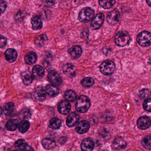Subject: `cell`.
<instances>
[{
  "instance_id": "1",
  "label": "cell",
  "mask_w": 151,
  "mask_h": 151,
  "mask_svg": "<svg viewBox=\"0 0 151 151\" xmlns=\"http://www.w3.org/2000/svg\"><path fill=\"white\" fill-rule=\"evenodd\" d=\"M91 101L88 97L85 96L79 97L76 104V111L81 113L86 112L89 109Z\"/></svg>"
},
{
  "instance_id": "2",
  "label": "cell",
  "mask_w": 151,
  "mask_h": 151,
  "mask_svg": "<svg viewBox=\"0 0 151 151\" xmlns=\"http://www.w3.org/2000/svg\"><path fill=\"white\" fill-rule=\"evenodd\" d=\"M130 37L129 34L125 31H120L115 35L114 41L116 45L119 47H124L130 41Z\"/></svg>"
},
{
  "instance_id": "3",
  "label": "cell",
  "mask_w": 151,
  "mask_h": 151,
  "mask_svg": "<svg viewBox=\"0 0 151 151\" xmlns=\"http://www.w3.org/2000/svg\"><path fill=\"white\" fill-rule=\"evenodd\" d=\"M94 16V10L89 7H86L80 12L78 19L82 23H88L93 18Z\"/></svg>"
},
{
  "instance_id": "4",
  "label": "cell",
  "mask_w": 151,
  "mask_h": 151,
  "mask_svg": "<svg viewBox=\"0 0 151 151\" xmlns=\"http://www.w3.org/2000/svg\"><path fill=\"white\" fill-rule=\"evenodd\" d=\"M115 70V64L111 60H106L101 64L100 66V72L104 75H111Z\"/></svg>"
},
{
  "instance_id": "5",
  "label": "cell",
  "mask_w": 151,
  "mask_h": 151,
  "mask_svg": "<svg viewBox=\"0 0 151 151\" xmlns=\"http://www.w3.org/2000/svg\"><path fill=\"white\" fill-rule=\"evenodd\" d=\"M138 44L144 47H147L151 44V33L147 31L141 32L137 35Z\"/></svg>"
},
{
  "instance_id": "6",
  "label": "cell",
  "mask_w": 151,
  "mask_h": 151,
  "mask_svg": "<svg viewBox=\"0 0 151 151\" xmlns=\"http://www.w3.org/2000/svg\"><path fill=\"white\" fill-rule=\"evenodd\" d=\"M47 77L49 81L54 86H59L62 83V78L55 71H50L49 72Z\"/></svg>"
},
{
  "instance_id": "7",
  "label": "cell",
  "mask_w": 151,
  "mask_h": 151,
  "mask_svg": "<svg viewBox=\"0 0 151 151\" xmlns=\"http://www.w3.org/2000/svg\"><path fill=\"white\" fill-rule=\"evenodd\" d=\"M104 19V15L103 13H99L93 19L91 23V28L93 30L99 29L103 25Z\"/></svg>"
},
{
  "instance_id": "8",
  "label": "cell",
  "mask_w": 151,
  "mask_h": 151,
  "mask_svg": "<svg viewBox=\"0 0 151 151\" xmlns=\"http://www.w3.org/2000/svg\"><path fill=\"white\" fill-rule=\"evenodd\" d=\"M151 125V120L147 116H144L140 117L137 121V126L141 129H146Z\"/></svg>"
},
{
  "instance_id": "9",
  "label": "cell",
  "mask_w": 151,
  "mask_h": 151,
  "mask_svg": "<svg viewBox=\"0 0 151 151\" xmlns=\"http://www.w3.org/2000/svg\"><path fill=\"white\" fill-rule=\"evenodd\" d=\"M120 17L119 12L118 11H112L107 16V22L111 25H115L119 21Z\"/></svg>"
},
{
  "instance_id": "10",
  "label": "cell",
  "mask_w": 151,
  "mask_h": 151,
  "mask_svg": "<svg viewBox=\"0 0 151 151\" xmlns=\"http://www.w3.org/2000/svg\"><path fill=\"white\" fill-rule=\"evenodd\" d=\"M89 123L86 120H83L80 122L76 128V131L79 134H83L88 132L90 129Z\"/></svg>"
},
{
  "instance_id": "11",
  "label": "cell",
  "mask_w": 151,
  "mask_h": 151,
  "mask_svg": "<svg viewBox=\"0 0 151 151\" xmlns=\"http://www.w3.org/2000/svg\"><path fill=\"white\" fill-rule=\"evenodd\" d=\"M58 111L63 115H66L69 114L71 110V105L67 101H63L58 106Z\"/></svg>"
},
{
  "instance_id": "12",
  "label": "cell",
  "mask_w": 151,
  "mask_h": 151,
  "mask_svg": "<svg viewBox=\"0 0 151 151\" xmlns=\"http://www.w3.org/2000/svg\"><path fill=\"white\" fill-rule=\"evenodd\" d=\"M80 119V116L77 114L75 112L71 113L66 119V125L70 127H72L77 124Z\"/></svg>"
},
{
  "instance_id": "13",
  "label": "cell",
  "mask_w": 151,
  "mask_h": 151,
  "mask_svg": "<svg viewBox=\"0 0 151 151\" xmlns=\"http://www.w3.org/2000/svg\"><path fill=\"white\" fill-rule=\"evenodd\" d=\"M4 55L5 59L9 63H13L17 59V53L14 49H8L5 51Z\"/></svg>"
},
{
  "instance_id": "14",
  "label": "cell",
  "mask_w": 151,
  "mask_h": 151,
  "mask_svg": "<svg viewBox=\"0 0 151 151\" xmlns=\"http://www.w3.org/2000/svg\"><path fill=\"white\" fill-rule=\"evenodd\" d=\"M46 91L42 87H40L36 89L34 96L36 101L42 102L46 99Z\"/></svg>"
},
{
  "instance_id": "15",
  "label": "cell",
  "mask_w": 151,
  "mask_h": 151,
  "mask_svg": "<svg viewBox=\"0 0 151 151\" xmlns=\"http://www.w3.org/2000/svg\"><path fill=\"white\" fill-rule=\"evenodd\" d=\"M32 76L34 79L38 80L41 78L44 75L45 71L42 66L40 65L35 66L32 69Z\"/></svg>"
},
{
  "instance_id": "16",
  "label": "cell",
  "mask_w": 151,
  "mask_h": 151,
  "mask_svg": "<svg viewBox=\"0 0 151 151\" xmlns=\"http://www.w3.org/2000/svg\"><path fill=\"white\" fill-rule=\"evenodd\" d=\"M94 148V143L90 138H87L83 141L81 145L82 151H92Z\"/></svg>"
},
{
  "instance_id": "17",
  "label": "cell",
  "mask_w": 151,
  "mask_h": 151,
  "mask_svg": "<svg viewBox=\"0 0 151 151\" xmlns=\"http://www.w3.org/2000/svg\"><path fill=\"white\" fill-rule=\"evenodd\" d=\"M113 145L114 148L116 150H121L127 147V143L122 137H118L114 139Z\"/></svg>"
},
{
  "instance_id": "18",
  "label": "cell",
  "mask_w": 151,
  "mask_h": 151,
  "mask_svg": "<svg viewBox=\"0 0 151 151\" xmlns=\"http://www.w3.org/2000/svg\"><path fill=\"white\" fill-rule=\"evenodd\" d=\"M69 52L72 58L76 59L81 56L82 53V50L80 46H74L70 49Z\"/></svg>"
},
{
  "instance_id": "19",
  "label": "cell",
  "mask_w": 151,
  "mask_h": 151,
  "mask_svg": "<svg viewBox=\"0 0 151 151\" xmlns=\"http://www.w3.org/2000/svg\"><path fill=\"white\" fill-rule=\"evenodd\" d=\"M46 93L49 96L54 97L59 95L60 91L55 86L51 84H48L46 87Z\"/></svg>"
},
{
  "instance_id": "20",
  "label": "cell",
  "mask_w": 151,
  "mask_h": 151,
  "mask_svg": "<svg viewBox=\"0 0 151 151\" xmlns=\"http://www.w3.org/2000/svg\"><path fill=\"white\" fill-rule=\"evenodd\" d=\"M42 145L45 149L50 150L55 147L56 143L55 140L53 138H46L42 140Z\"/></svg>"
},
{
  "instance_id": "21",
  "label": "cell",
  "mask_w": 151,
  "mask_h": 151,
  "mask_svg": "<svg viewBox=\"0 0 151 151\" xmlns=\"http://www.w3.org/2000/svg\"><path fill=\"white\" fill-rule=\"evenodd\" d=\"M32 28L34 30H40L42 27V22L39 16H35L32 19Z\"/></svg>"
},
{
  "instance_id": "22",
  "label": "cell",
  "mask_w": 151,
  "mask_h": 151,
  "mask_svg": "<svg viewBox=\"0 0 151 151\" xmlns=\"http://www.w3.org/2000/svg\"><path fill=\"white\" fill-rule=\"evenodd\" d=\"M21 78H22L24 84L26 85L31 84L32 82L33 79H34L33 76L28 71L23 72L21 73Z\"/></svg>"
},
{
  "instance_id": "23",
  "label": "cell",
  "mask_w": 151,
  "mask_h": 151,
  "mask_svg": "<svg viewBox=\"0 0 151 151\" xmlns=\"http://www.w3.org/2000/svg\"><path fill=\"white\" fill-rule=\"evenodd\" d=\"M37 56L34 52H30L26 55L24 58L25 62L29 65H32L36 62Z\"/></svg>"
},
{
  "instance_id": "24",
  "label": "cell",
  "mask_w": 151,
  "mask_h": 151,
  "mask_svg": "<svg viewBox=\"0 0 151 151\" xmlns=\"http://www.w3.org/2000/svg\"><path fill=\"white\" fill-rule=\"evenodd\" d=\"M63 71L65 74L70 76L75 75V68L72 64L67 63L65 64L63 67Z\"/></svg>"
},
{
  "instance_id": "25",
  "label": "cell",
  "mask_w": 151,
  "mask_h": 151,
  "mask_svg": "<svg viewBox=\"0 0 151 151\" xmlns=\"http://www.w3.org/2000/svg\"><path fill=\"white\" fill-rule=\"evenodd\" d=\"M64 97L66 100L72 102L75 101L77 97V95L74 91L69 90L65 92Z\"/></svg>"
},
{
  "instance_id": "26",
  "label": "cell",
  "mask_w": 151,
  "mask_h": 151,
  "mask_svg": "<svg viewBox=\"0 0 151 151\" xmlns=\"http://www.w3.org/2000/svg\"><path fill=\"white\" fill-rule=\"evenodd\" d=\"M99 4L105 9L112 8L115 3V0H99Z\"/></svg>"
},
{
  "instance_id": "27",
  "label": "cell",
  "mask_w": 151,
  "mask_h": 151,
  "mask_svg": "<svg viewBox=\"0 0 151 151\" xmlns=\"http://www.w3.org/2000/svg\"><path fill=\"white\" fill-rule=\"evenodd\" d=\"M18 126V120L13 119L8 121L6 125V128L9 131H14L17 129Z\"/></svg>"
},
{
  "instance_id": "28",
  "label": "cell",
  "mask_w": 151,
  "mask_h": 151,
  "mask_svg": "<svg viewBox=\"0 0 151 151\" xmlns=\"http://www.w3.org/2000/svg\"><path fill=\"white\" fill-rule=\"evenodd\" d=\"M30 126V122L28 121L24 120L19 123V129L21 133H26L29 129Z\"/></svg>"
},
{
  "instance_id": "29",
  "label": "cell",
  "mask_w": 151,
  "mask_h": 151,
  "mask_svg": "<svg viewBox=\"0 0 151 151\" xmlns=\"http://www.w3.org/2000/svg\"><path fill=\"white\" fill-rule=\"evenodd\" d=\"M62 122L59 119L53 118L50 121L49 127L52 129H58L61 127Z\"/></svg>"
},
{
  "instance_id": "30",
  "label": "cell",
  "mask_w": 151,
  "mask_h": 151,
  "mask_svg": "<svg viewBox=\"0 0 151 151\" xmlns=\"http://www.w3.org/2000/svg\"><path fill=\"white\" fill-rule=\"evenodd\" d=\"M47 41V38L45 35H41L37 37L35 40V43L38 47H42Z\"/></svg>"
},
{
  "instance_id": "31",
  "label": "cell",
  "mask_w": 151,
  "mask_h": 151,
  "mask_svg": "<svg viewBox=\"0 0 151 151\" xmlns=\"http://www.w3.org/2000/svg\"><path fill=\"white\" fill-rule=\"evenodd\" d=\"M27 145L24 139H19L16 141L14 144V146L15 148L19 150L23 151Z\"/></svg>"
},
{
  "instance_id": "32",
  "label": "cell",
  "mask_w": 151,
  "mask_h": 151,
  "mask_svg": "<svg viewBox=\"0 0 151 151\" xmlns=\"http://www.w3.org/2000/svg\"><path fill=\"white\" fill-rule=\"evenodd\" d=\"M14 104L12 102L7 103L4 106V112L6 115L11 114L14 110Z\"/></svg>"
},
{
  "instance_id": "33",
  "label": "cell",
  "mask_w": 151,
  "mask_h": 151,
  "mask_svg": "<svg viewBox=\"0 0 151 151\" xmlns=\"http://www.w3.org/2000/svg\"><path fill=\"white\" fill-rule=\"evenodd\" d=\"M142 143L145 149L151 150V136L145 137L142 140Z\"/></svg>"
},
{
  "instance_id": "34",
  "label": "cell",
  "mask_w": 151,
  "mask_h": 151,
  "mask_svg": "<svg viewBox=\"0 0 151 151\" xmlns=\"http://www.w3.org/2000/svg\"><path fill=\"white\" fill-rule=\"evenodd\" d=\"M94 83V80L91 77H85L81 81V84L85 87H91Z\"/></svg>"
},
{
  "instance_id": "35",
  "label": "cell",
  "mask_w": 151,
  "mask_h": 151,
  "mask_svg": "<svg viewBox=\"0 0 151 151\" xmlns=\"http://www.w3.org/2000/svg\"><path fill=\"white\" fill-rule=\"evenodd\" d=\"M151 95V91L148 89L144 88L140 91L139 96L141 99H145L148 98Z\"/></svg>"
},
{
  "instance_id": "36",
  "label": "cell",
  "mask_w": 151,
  "mask_h": 151,
  "mask_svg": "<svg viewBox=\"0 0 151 151\" xmlns=\"http://www.w3.org/2000/svg\"><path fill=\"white\" fill-rule=\"evenodd\" d=\"M20 116L24 119H29L31 118V114L30 110L27 108L23 109L20 112Z\"/></svg>"
},
{
  "instance_id": "37",
  "label": "cell",
  "mask_w": 151,
  "mask_h": 151,
  "mask_svg": "<svg viewBox=\"0 0 151 151\" xmlns=\"http://www.w3.org/2000/svg\"><path fill=\"white\" fill-rule=\"evenodd\" d=\"M144 109L146 111L151 112V98L145 100L143 104Z\"/></svg>"
},
{
  "instance_id": "38",
  "label": "cell",
  "mask_w": 151,
  "mask_h": 151,
  "mask_svg": "<svg viewBox=\"0 0 151 151\" xmlns=\"http://www.w3.org/2000/svg\"><path fill=\"white\" fill-rule=\"evenodd\" d=\"M7 8V4L3 0H0V13L4 12Z\"/></svg>"
},
{
  "instance_id": "39",
  "label": "cell",
  "mask_w": 151,
  "mask_h": 151,
  "mask_svg": "<svg viewBox=\"0 0 151 151\" xmlns=\"http://www.w3.org/2000/svg\"><path fill=\"white\" fill-rule=\"evenodd\" d=\"M7 40L2 35H0V47H4L6 45Z\"/></svg>"
},
{
  "instance_id": "40",
  "label": "cell",
  "mask_w": 151,
  "mask_h": 151,
  "mask_svg": "<svg viewBox=\"0 0 151 151\" xmlns=\"http://www.w3.org/2000/svg\"><path fill=\"white\" fill-rule=\"evenodd\" d=\"M55 0H46L45 4L48 6H52L55 4Z\"/></svg>"
},
{
  "instance_id": "41",
  "label": "cell",
  "mask_w": 151,
  "mask_h": 151,
  "mask_svg": "<svg viewBox=\"0 0 151 151\" xmlns=\"http://www.w3.org/2000/svg\"><path fill=\"white\" fill-rule=\"evenodd\" d=\"M67 140V137H61V138L59 139V140H58V142L60 144L63 145L66 142Z\"/></svg>"
},
{
  "instance_id": "42",
  "label": "cell",
  "mask_w": 151,
  "mask_h": 151,
  "mask_svg": "<svg viewBox=\"0 0 151 151\" xmlns=\"http://www.w3.org/2000/svg\"><path fill=\"white\" fill-rule=\"evenodd\" d=\"M23 151H34V150L32 147L27 145Z\"/></svg>"
},
{
  "instance_id": "43",
  "label": "cell",
  "mask_w": 151,
  "mask_h": 151,
  "mask_svg": "<svg viewBox=\"0 0 151 151\" xmlns=\"http://www.w3.org/2000/svg\"><path fill=\"white\" fill-rule=\"evenodd\" d=\"M146 2H147L148 5L151 7V0H146Z\"/></svg>"
},
{
  "instance_id": "44",
  "label": "cell",
  "mask_w": 151,
  "mask_h": 151,
  "mask_svg": "<svg viewBox=\"0 0 151 151\" xmlns=\"http://www.w3.org/2000/svg\"><path fill=\"white\" fill-rule=\"evenodd\" d=\"M2 109L0 107V117L1 116L2 114Z\"/></svg>"
},
{
  "instance_id": "45",
  "label": "cell",
  "mask_w": 151,
  "mask_h": 151,
  "mask_svg": "<svg viewBox=\"0 0 151 151\" xmlns=\"http://www.w3.org/2000/svg\"><path fill=\"white\" fill-rule=\"evenodd\" d=\"M20 14V13H19V15H21V14ZM19 17H19H19H17V19L18 18H19ZM21 17H23V14H21Z\"/></svg>"
},
{
  "instance_id": "46",
  "label": "cell",
  "mask_w": 151,
  "mask_h": 151,
  "mask_svg": "<svg viewBox=\"0 0 151 151\" xmlns=\"http://www.w3.org/2000/svg\"><path fill=\"white\" fill-rule=\"evenodd\" d=\"M108 151L105 150H102V151Z\"/></svg>"
},
{
  "instance_id": "47",
  "label": "cell",
  "mask_w": 151,
  "mask_h": 151,
  "mask_svg": "<svg viewBox=\"0 0 151 151\" xmlns=\"http://www.w3.org/2000/svg\"><path fill=\"white\" fill-rule=\"evenodd\" d=\"M17 151V150H14V151Z\"/></svg>"
}]
</instances>
